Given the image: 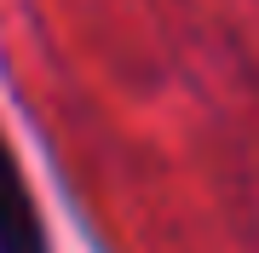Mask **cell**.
I'll return each instance as SVG.
<instances>
[{
	"mask_svg": "<svg viewBox=\"0 0 259 253\" xmlns=\"http://www.w3.org/2000/svg\"><path fill=\"white\" fill-rule=\"evenodd\" d=\"M0 253H52L35 184H29V173H23L6 132H0Z\"/></svg>",
	"mask_w": 259,
	"mask_h": 253,
	"instance_id": "obj_1",
	"label": "cell"
}]
</instances>
